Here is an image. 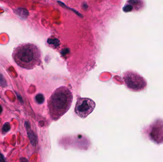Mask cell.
<instances>
[{"instance_id": "cell-1", "label": "cell", "mask_w": 163, "mask_h": 162, "mask_svg": "<svg viewBox=\"0 0 163 162\" xmlns=\"http://www.w3.org/2000/svg\"><path fill=\"white\" fill-rule=\"evenodd\" d=\"M73 99V94L66 86H61L55 89L48 100L51 119L56 121L63 116L71 108Z\"/></svg>"}, {"instance_id": "cell-2", "label": "cell", "mask_w": 163, "mask_h": 162, "mask_svg": "<svg viewBox=\"0 0 163 162\" xmlns=\"http://www.w3.org/2000/svg\"><path fill=\"white\" fill-rule=\"evenodd\" d=\"M12 56L18 66L27 69H33L42 62L41 51L33 43L19 45L14 49Z\"/></svg>"}, {"instance_id": "cell-3", "label": "cell", "mask_w": 163, "mask_h": 162, "mask_svg": "<svg viewBox=\"0 0 163 162\" xmlns=\"http://www.w3.org/2000/svg\"><path fill=\"white\" fill-rule=\"evenodd\" d=\"M95 108L94 101L89 98L82 97L77 100L75 111L80 118L85 119L94 111Z\"/></svg>"}, {"instance_id": "cell-4", "label": "cell", "mask_w": 163, "mask_h": 162, "mask_svg": "<svg viewBox=\"0 0 163 162\" xmlns=\"http://www.w3.org/2000/svg\"><path fill=\"white\" fill-rule=\"evenodd\" d=\"M124 78L126 85L132 89H141L145 86V81L142 77L134 72H127Z\"/></svg>"}, {"instance_id": "cell-5", "label": "cell", "mask_w": 163, "mask_h": 162, "mask_svg": "<svg viewBox=\"0 0 163 162\" xmlns=\"http://www.w3.org/2000/svg\"><path fill=\"white\" fill-rule=\"evenodd\" d=\"M25 126L26 129L27 130L28 136L29 137L31 143L33 145H35L37 142V138L34 135L33 131H32L30 129V123L28 122H25Z\"/></svg>"}, {"instance_id": "cell-6", "label": "cell", "mask_w": 163, "mask_h": 162, "mask_svg": "<svg viewBox=\"0 0 163 162\" xmlns=\"http://www.w3.org/2000/svg\"><path fill=\"white\" fill-rule=\"evenodd\" d=\"M35 100L39 104H42L44 101V97L43 94H37L35 96Z\"/></svg>"}, {"instance_id": "cell-7", "label": "cell", "mask_w": 163, "mask_h": 162, "mask_svg": "<svg viewBox=\"0 0 163 162\" xmlns=\"http://www.w3.org/2000/svg\"><path fill=\"white\" fill-rule=\"evenodd\" d=\"M10 129H11V125L10 123L8 122H6L3 125L2 127V131L3 133H6L8 132Z\"/></svg>"}, {"instance_id": "cell-8", "label": "cell", "mask_w": 163, "mask_h": 162, "mask_svg": "<svg viewBox=\"0 0 163 162\" xmlns=\"http://www.w3.org/2000/svg\"><path fill=\"white\" fill-rule=\"evenodd\" d=\"M132 9H133V7L131 5L127 4L124 7L123 10L125 12H128L130 11H131L132 10Z\"/></svg>"}, {"instance_id": "cell-9", "label": "cell", "mask_w": 163, "mask_h": 162, "mask_svg": "<svg viewBox=\"0 0 163 162\" xmlns=\"http://www.w3.org/2000/svg\"><path fill=\"white\" fill-rule=\"evenodd\" d=\"M6 85V81L4 80V78L0 74V86H4Z\"/></svg>"}, {"instance_id": "cell-10", "label": "cell", "mask_w": 163, "mask_h": 162, "mask_svg": "<svg viewBox=\"0 0 163 162\" xmlns=\"http://www.w3.org/2000/svg\"><path fill=\"white\" fill-rule=\"evenodd\" d=\"M0 162H6L4 156L1 154H0Z\"/></svg>"}, {"instance_id": "cell-11", "label": "cell", "mask_w": 163, "mask_h": 162, "mask_svg": "<svg viewBox=\"0 0 163 162\" xmlns=\"http://www.w3.org/2000/svg\"><path fill=\"white\" fill-rule=\"evenodd\" d=\"M20 162H29V161L25 158L22 157L20 160Z\"/></svg>"}]
</instances>
